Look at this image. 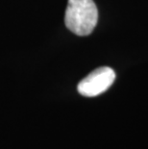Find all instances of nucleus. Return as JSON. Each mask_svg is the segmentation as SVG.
Segmentation results:
<instances>
[{
  "instance_id": "1",
  "label": "nucleus",
  "mask_w": 148,
  "mask_h": 149,
  "mask_svg": "<svg viewBox=\"0 0 148 149\" xmlns=\"http://www.w3.org/2000/svg\"><path fill=\"white\" fill-rule=\"evenodd\" d=\"M98 21V10L93 0H68L65 23L77 36L92 33Z\"/></svg>"
},
{
  "instance_id": "2",
  "label": "nucleus",
  "mask_w": 148,
  "mask_h": 149,
  "mask_svg": "<svg viewBox=\"0 0 148 149\" xmlns=\"http://www.w3.org/2000/svg\"><path fill=\"white\" fill-rule=\"evenodd\" d=\"M115 80V73L109 66L96 68L77 86L78 93L87 97H94L108 90Z\"/></svg>"
}]
</instances>
